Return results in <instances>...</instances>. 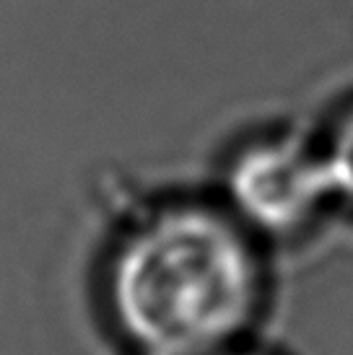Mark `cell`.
I'll list each match as a JSON object with an SVG mask.
<instances>
[{
  "label": "cell",
  "mask_w": 353,
  "mask_h": 355,
  "mask_svg": "<svg viewBox=\"0 0 353 355\" xmlns=\"http://www.w3.org/2000/svg\"><path fill=\"white\" fill-rule=\"evenodd\" d=\"M268 280L265 244L218 195H172L115 234L101 301L125 355H221L255 337Z\"/></svg>",
  "instance_id": "cell-1"
},
{
  "label": "cell",
  "mask_w": 353,
  "mask_h": 355,
  "mask_svg": "<svg viewBox=\"0 0 353 355\" xmlns=\"http://www.w3.org/2000/svg\"><path fill=\"white\" fill-rule=\"evenodd\" d=\"M216 195L265 247L304 239L338 210L320 132L299 128L263 130L229 150Z\"/></svg>",
  "instance_id": "cell-2"
},
{
  "label": "cell",
  "mask_w": 353,
  "mask_h": 355,
  "mask_svg": "<svg viewBox=\"0 0 353 355\" xmlns=\"http://www.w3.org/2000/svg\"><path fill=\"white\" fill-rule=\"evenodd\" d=\"M320 140L333 177L338 210L353 213V99L335 112L327 128L320 130Z\"/></svg>",
  "instance_id": "cell-3"
},
{
  "label": "cell",
  "mask_w": 353,
  "mask_h": 355,
  "mask_svg": "<svg viewBox=\"0 0 353 355\" xmlns=\"http://www.w3.org/2000/svg\"><path fill=\"white\" fill-rule=\"evenodd\" d=\"M221 355H278V353H273V350H268V347H263V345H257L255 340H249L245 345L231 347V350H226V353H221Z\"/></svg>",
  "instance_id": "cell-4"
}]
</instances>
